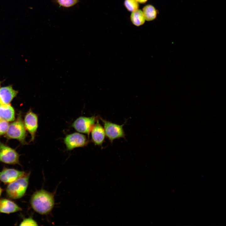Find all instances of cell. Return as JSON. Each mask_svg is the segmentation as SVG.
Returning a JSON list of instances; mask_svg holds the SVG:
<instances>
[{
  "mask_svg": "<svg viewBox=\"0 0 226 226\" xmlns=\"http://www.w3.org/2000/svg\"><path fill=\"white\" fill-rule=\"evenodd\" d=\"M9 126L8 122L0 121V136L6 133Z\"/></svg>",
  "mask_w": 226,
  "mask_h": 226,
  "instance_id": "obj_19",
  "label": "cell"
},
{
  "mask_svg": "<svg viewBox=\"0 0 226 226\" xmlns=\"http://www.w3.org/2000/svg\"><path fill=\"white\" fill-rule=\"evenodd\" d=\"M139 3L136 0H125L124 5L129 11L133 12L138 9Z\"/></svg>",
  "mask_w": 226,
  "mask_h": 226,
  "instance_id": "obj_16",
  "label": "cell"
},
{
  "mask_svg": "<svg viewBox=\"0 0 226 226\" xmlns=\"http://www.w3.org/2000/svg\"><path fill=\"white\" fill-rule=\"evenodd\" d=\"M3 191V189L0 186V196L2 194V193Z\"/></svg>",
  "mask_w": 226,
  "mask_h": 226,
  "instance_id": "obj_21",
  "label": "cell"
},
{
  "mask_svg": "<svg viewBox=\"0 0 226 226\" xmlns=\"http://www.w3.org/2000/svg\"><path fill=\"white\" fill-rule=\"evenodd\" d=\"M22 209L11 200L5 198L0 199V213L9 214L20 211Z\"/></svg>",
  "mask_w": 226,
  "mask_h": 226,
  "instance_id": "obj_11",
  "label": "cell"
},
{
  "mask_svg": "<svg viewBox=\"0 0 226 226\" xmlns=\"http://www.w3.org/2000/svg\"><path fill=\"white\" fill-rule=\"evenodd\" d=\"M27 173L14 169L4 168L0 172V181L9 184L24 175Z\"/></svg>",
  "mask_w": 226,
  "mask_h": 226,
  "instance_id": "obj_8",
  "label": "cell"
},
{
  "mask_svg": "<svg viewBox=\"0 0 226 226\" xmlns=\"http://www.w3.org/2000/svg\"><path fill=\"white\" fill-rule=\"evenodd\" d=\"M130 19L133 24L137 26L142 25L145 21L142 11L138 9L132 12Z\"/></svg>",
  "mask_w": 226,
  "mask_h": 226,
  "instance_id": "obj_14",
  "label": "cell"
},
{
  "mask_svg": "<svg viewBox=\"0 0 226 226\" xmlns=\"http://www.w3.org/2000/svg\"><path fill=\"white\" fill-rule=\"evenodd\" d=\"M100 119L103 125L106 136L111 143L116 139L125 138V134L123 128L125 123L120 125L102 118L100 117Z\"/></svg>",
  "mask_w": 226,
  "mask_h": 226,
  "instance_id": "obj_3",
  "label": "cell"
},
{
  "mask_svg": "<svg viewBox=\"0 0 226 226\" xmlns=\"http://www.w3.org/2000/svg\"><path fill=\"white\" fill-rule=\"evenodd\" d=\"M30 173L8 184L6 188L7 197L12 199H17L23 197L27 189Z\"/></svg>",
  "mask_w": 226,
  "mask_h": 226,
  "instance_id": "obj_2",
  "label": "cell"
},
{
  "mask_svg": "<svg viewBox=\"0 0 226 226\" xmlns=\"http://www.w3.org/2000/svg\"><path fill=\"white\" fill-rule=\"evenodd\" d=\"M142 12L145 20L147 21H151L155 19L158 13L157 10L155 8L150 4L147 5L144 7Z\"/></svg>",
  "mask_w": 226,
  "mask_h": 226,
  "instance_id": "obj_15",
  "label": "cell"
},
{
  "mask_svg": "<svg viewBox=\"0 0 226 226\" xmlns=\"http://www.w3.org/2000/svg\"><path fill=\"white\" fill-rule=\"evenodd\" d=\"M6 133L8 138L16 139L23 143H25L26 130L24 123L21 118H19L9 126Z\"/></svg>",
  "mask_w": 226,
  "mask_h": 226,
  "instance_id": "obj_4",
  "label": "cell"
},
{
  "mask_svg": "<svg viewBox=\"0 0 226 226\" xmlns=\"http://www.w3.org/2000/svg\"><path fill=\"white\" fill-rule=\"evenodd\" d=\"M38 225L37 223L31 217L24 218L19 225L20 226H25Z\"/></svg>",
  "mask_w": 226,
  "mask_h": 226,
  "instance_id": "obj_18",
  "label": "cell"
},
{
  "mask_svg": "<svg viewBox=\"0 0 226 226\" xmlns=\"http://www.w3.org/2000/svg\"><path fill=\"white\" fill-rule=\"evenodd\" d=\"M32 208L37 213L45 214L50 212L54 205L53 196L52 194L41 189L35 192L30 200Z\"/></svg>",
  "mask_w": 226,
  "mask_h": 226,
  "instance_id": "obj_1",
  "label": "cell"
},
{
  "mask_svg": "<svg viewBox=\"0 0 226 226\" xmlns=\"http://www.w3.org/2000/svg\"><path fill=\"white\" fill-rule=\"evenodd\" d=\"M15 119V112L9 104L0 105V121H12Z\"/></svg>",
  "mask_w": 226,
  "mask_h": 226,
  "instance_id": "obj_13",
  "label": "cell"
},
{
  "mask_svg": "<svg viewBox=\"0 0 226 226\" xmlns=\"http://www.w3.org/2000/svg\"><path fill=\"white\" fill-rule=\"evenodd\" d=\"M19 157V154L15 150L0 142V162L20 165Z\"/></svg>",
  "mask_w": 226,
  "mask_h": 226,
  "instance_id": "obj_6",
  "label": "cell"
},
{
  "mask_svg": "<svg viewBox=\"0 0 226 226\" xmlns=\"http://www.w3.org/2000/svg\"><path fill=\"white\" fill-rule=\"evenodd\" d=\"M64 142L67 149L71 150L76 148L86 146L88 140L84 135L74 132L66 135L64 138Z\"/></svg>",
  "mask_w": 226,
  "mask_h": 226,
  "instance_id": "obj_7",
  "label": "cell"
},
{
  "mask_svg": "<svg viewBox=\"0 0 226 226\" xmlns=\"http://www.w3.org/2000/svg\"><path fill=\"white\" fill-rule=\"evenodd\" d=\"M17 92L11 86L0 88V105L9 104Z\"/></svg>",
  "mask_w": 226,
  "mask_h": 226,
  "instance_id": "obj_12",
  "label": "cell"
},
{
  "mask_svg": "<svg viewBox=\"0 0 226 226\" xmlns=\"http://www.w3.org/2000/svg\"><path fill=\"white\" fill-rule=\"evenodd\" d=\"M57 3L61 6L65 8H69L77 3L78 0H56Z\"/></svg>",
  "mask_w": 226,
  "mask_h": 226,
  "instance_id": "obj_17",
  "label": "cell"
},
{
  "mask_svg": "<svg viewBox=\"0 0 226 226\" xmlns=\"http://www.w3.org/2000/svg\"><path fill=\"white\" fill-rule=\"evenodd\" d=\"M92 141L95 145L102 146L106 137L104 128L98 120L91 131Z\"/></svg>",
  "mask_w": 226,
  "mask_h": 226,
  "instance_id": "obj_10",
  "label": "cell"
},
{
  "mask_svg": "<svg viewBox=\"0 0 226 226\" xmlns=\"http://www.w3.org/2000/svg\"><path fill=\"white\" fill-rule=\"evenodd\" d=\"M24 124L25 129L30 134L33 141L38 127V118L36 114L29 110L25 116Z\"/></svg>",
  "mask_w": 226,
  "mask_h": 226,
  "instance_id": "obj_9",
  "label": "cell"
},
{
  "mask_svg": "<svg viewBox=\"0 0 226 226\" xmlns=\"http://www.w3.org/2000/svg\"><path fill=\"white\" fill-rule=\"evenodd\" d=\"M138 3H144L146 2L148 0H136Z\"/></svg>",
  "mask_w": 226,
  "mask_h": 226,
  "instance_id": "obj_20",
  "label": "cell"
},
{
  "mask_svg": "<svg viewBox=\"0 0 226 226\" xmlns=\"http://www.w3.org/2000/svg\"><path fill=\"white\" fill-rule=\"evenodd\" d=\"M96 120V117L94 116L89 117L81 116L76 119L72 126L77 132L86 134L89 136Z\"/></svg>",
  "mask_w": 226,
  "mask_h": 226,
  "instance_id": "obj_5",
  "label": "cell"
}]
</instances>
